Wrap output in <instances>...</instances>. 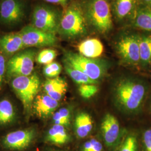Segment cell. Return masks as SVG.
<instances>
[{
	"label": "cell",
	"mask_w": 151,
	"mask_h": 151,
	"mask_svg": "<svg viewBox=\"0 0 151 151\" xmlns=\"http://www.w3.org/2000/svg\"><path fill=\"white\" fill-rule=\"evenodd\" d=\"M35 137V131L33 129L19 130L8 133L2 139V143L5 148L22 151L31 145Z\"/></svg>",
	"instance_id": "cell-11"
},
{
	"label": "cell",
	"mask_w": 151,
	"mask_h": 151,
	"mask_svg": "<svg viewBox=\"0 0 151 151\" xmlns=\"http://www.w3.org/2000/svg\"><path fill=\"white\" fill-rule=\"evenodd\" d=\"M60 151V150H51V151Z\"/></svg>",
	"instance_id": "cell-35"
},
{
	"label": "cell",
	"mask_w": 151,
	"mask_h": 151,
	"mask_svg": "<svg viewBox=\"0 0 151 151\" xmlns=\"http://www.w3.org/2000/svg\"><path fill=\"white\" fill-rule=\"evenodd\" d=\"M24 47L20 32L9 33L0 37V49L5 54H14Z\"/></svg>",
	"instance_id": "cell-18"
},
{
	"label": "cell",
	"mask_w": 151,
	"mask_h": 151,
	"mask_svg": "<svg viewBox=\"0 0 151 151\" xmlns=\"http://www.w3.org/2000/svg\"><path fill=\"white\" fill-rule=\"evenodd\" d=\"M115 151H140L139 133L136 131L127 132L121 143Z\"/></svg>",
	"instance_id": "cell-22"
},
{
	"label": "cell",
	"mask_w": 151,
	"mask_h": 151,
	"mask_svg": "<svg viewBox=\"0 0 151 151\" xmlns=\"http://www.w3.org/2000/svg\"><path fill=\"white\" fill-rule=\"evenodd\" d=\"M80 5L90 30L100 34L111 31V10L107 0H83Z\"/></svg>",
	"instance_id": "cell-2"
},
{
	"label": "cell",
	"mask_w": 151,
	"mask_h": 151,
	"mask_svg": "<svg viewBox=\"0 0 151 151\" xmlns=\"http://www.w3.org/2000/svg\"><path fill=\"white\" fill-rule=\"evenodd\" d=\"M20 33L25 47H52L58 41L55 34L42 31L32 25L24 27Z\"/></svg>",
	"instance_id": "cell-10"
},
{
	"label": "cell",
	"mask_w": 151,
	"mask_h": 151,
	"mask_svg": "<svg viewBox=\"0 0 151 151\" xmlns=\"http://www.w3.org/2000/svg\"><path fill=\"white\" fill-rule=\"evenodd\" d=\"M105 148L101 139L91 137L81 145L80 151H105Z\"/></svg>",
	"instance_id": "cell-26"
},
{
	"label": "cell",
	"mask_w": 151,
	"mask_h": 151,
	"mask_svg": "<svg viewBox=\"0 0 151 151\" xmlns=\"http://www.w3.org/2000/svg\"><path fill=\"white\" fill-rule=\"evenodd\" d=\"M137 2L139 5L151 7V0H137Z\"/></svg>",
	"instance_id": "cell-33"
},
{
	"label": "cell",
	"mask_w": 151,
	"mask_h": 151,
	"mask_svg": "<svg viewBox=\"0 0 151 151\" xmlns=\"http://www.w3.org/2000/svg\"><path fill=\"white\" fill-rule=\"evenodd\" d=\"M15 112L11 102L7 100L0 101V124L12 122L15 118Z\"/></svg>",
	"instance_id": "cell-24"
},
{
	"label": "cell",
	"mask_w": 151,
	"mask_h": 151,
	"mask_svg": "<svg viewBox=\"0 0 151 151\" xmlns=\"http://www.w3.org/2000/svg\"><path fill=\"white\" fill-rule=\"evenodd\" d=\"M146 104H147L148 112L150 115H151V92H150L149 93Z\"/></svg>",
	"instance_id": "cell-34"
},
{
	"label": "cell",
	"mask_w": 151,
	"mask_h": 151,
	"mask_svg": "<svg viewBox=\"0 0 151 151\" xmlns=\"http://www.w3.org/2000/svg\"><path fill=\"white\" fill-rule=\"evenodd\" d=\"M68 88V84L64 78L58 77L47 78L44 84L46 94L56 101H60L65 96Z\"/></svg>",
	"instance_id": "cell-16"
},
{
	"label": "cell",
	"mask_w": 151,
	"mask_h": 151,
	"mask_svg": "<svg viewBox=\"0 0 151 151\" xmlns=\"http://www.w3.org/2000/svg\"><path fill=\"white\" fill-rule=\"evenodd\" d=\"M130 22L133 27L151 32V7L138 5Z\"/></svg>",
	"instance_id": "cell-19"
},
{
	"label": "cell",
	"mask_w": 151,
	"mask_h": 151,
	"mask_svg": "<svg viewBox=\"0 0 151 151\" xmlns=\"http://www.w3.org/2000/svg\"><path fill=\"white\" fill-rule=\"evenodd\" d=\"M36 52L27 50L15 54L6 64L7 77L27 76L32 74Z\"/></svg>",
	"instance_id": "cell-9"
},
{
	"label": "cell",
	"mask_w": 151,
	"mask_h": 151,
	"mask_svg": "<svg viewBox=\"0 0 151 151\" xmlns=\"http://www.w3.org/2000/svg\"><path fill=\"white\" fill-rule=\"evenodd\" d=\"M64 68L66 73L69 75L71 79L77 84L84 85V84H97V82L92 80L88 76L73 67L68 62L63 60Z\"/></svg>",
	"instance_id": "cell-23"
},
{
	"label": "cell",
	"mask_w": 151,
	"mask_h": 151,
	"mask_svg": "<svg viewBox=\"0 0 151 151\" xmlns=\"http://www.w3.org/2000/svg\"><path fill=\"white\" fill-rule=\"evenodd\" d=\"M44 1L49 3L59 4L62 6L65 5L68 1V0H44Z\"/></svg>",
	"instance_id": "cell-32"
},
{
	"label": "cell",
	"mask_w": 151,
	"mask_h": 151,
	"mask_svg": "<svg viewBox=\"0 0 151 151\" xmlns=\"http://www.w3.org/2000/svg\"><path fill=\"white\" fill-rule=\"evenodd\" d=\"M45 140L50 144L62 146L68 143L71 138L65 127L54 124L48 130Z\"/></svg>",
	"instance_id": "cell-21"
},
{
	"label": "cell",
	"mask_w": 151,
	"mask_h": 151,
	"mask_svg": "<svg viewBox=\"0 0 151 151\" xmlns=\"http://www.w3.org/2000/svg\"><path fill=\"white\" fill-rule=\"evenodd\" d=\"M78 50L79 54L85 57L96 59L103 54L104 46L98 39L89 38L78 44Z\"/></svg>",
	"instance_id": "cell-20"
},
{
	"label": "cell",
	"mask_w": 151,
	"mask_h": 151,
	"mask_svg": "<svg viewBox=\"0 0 151 151\" xmlns=\"http://www.w3.org/2000/svg\"><path fill=\"white\" fill-rule=\"evenodd\" d=\"M60 106L59 101L50 97L47 94L38 95L32 104L34 113L41 119H47L53 115Z\"/></svg>",
	"instance_id": "cell-13"
},
{
	"label": "cell",
	"mask_w": 151,
	"mask_h": 151,
	"mask_svg": "<svg viewBox=\"0 0 151 151\" xmlns=\"http://www.w3.org/2000/svg\"><path fill=\"white\" fill-rule=\"evenodd\" d=\"M52 116L54 124L63 125L65 127H68L70 125L71 111L68 108H61L55 111Z\"/></svg>",
	"instance_id": "cell-25"
},
{
	"label": "cell",
	"mask_w": 151,
	"mask_h": 151,
	"mask_svg": "<svg viewBox=\"0 0 151 151\" xmlns=\"http://www.w3.org/2000/svg\"><path fill=\"white\" fill-rule=\"evenodd\" d=\"M78 91L81 97L85 99H89L94 96L99 91L96 84H84L78 86Z\"/></svg>",
	"instance_id": "cell-30"
},
{
	"label": "cell",
	"mask_w": 151,
	"mask_h": 151,
	"mask_svg": "<svg viewBox=\"0 0 151 151\" xmlns=\"http://www.w3.org/2000/svg\"><path fill=\"white\" fill-rule=\"evenodd\" d=\"M74 132L77 138L82 139L91 133L93 122L91 116L85 111H81L76 115L74 120Z\"/></svg>",
	"instance_id": "cell-15"
},
{
	"label": "cell",
	"mask_w": 151,
	"mask_h": 151,
	"mask_svg": "<svg viewBox=\"0 0 151 151\" xmlns=\"http://www.w3.org/2000/svg\"><path fill=\"white\" fill-rule=\"evenodd\" d=\"M138 5L137 0H113L112 11L115 19L119 22L130 20Z\"/></svg>",
	"instance_id": "cell-14"
},
{
	"label": "cell",
	"mask_w": 151,
	"mask_h": 151,
	"mask_svg": "<svg viewBox=\"0 0 151 151\" xmlns=\"http://www.w3.org/2000/svg\"><path fill=\"white\" fill-rule=\"evenodd\" d=\"M101 140L108 151H115L121 143L125 132L119 124L118 120L110 113L103 117L100 127Z\"/></svg>",
	"instance_id": "cell-7"
},
{
	"label": "cell",
	"mask_w": 151,
	"mask_h": 151,
	"mask_svg": "<svg viewBox=\"0 0 151 151\" xmlns=\"http://www.w3.org/2000/svg\"><path fill=\"white\" fill-rule=\"evenodd\" d=\"M24 7L20 0H3L0 7V20L6 24H14L24 17Z\"/></svg>",
	"instance_id": "cell-12"
},
{
	"label": "cell",
	"mask_w": 151,
	"mask_h": 151,
	"mask_svg": "<svg viewBox=\"0 0 151 151\" xmlns=\"http://www.w3.org/2000/svg\"><path fill=\"white\" fill-rule=\"evenodd\" d=\"M89 31L81 5H70L62 15L58 32L65 38L76 39L86 37Z\"/></svg>",
	"instance_id": "cell-3"
},
{
	"label": "cell",
	"mask_w": 151,
	"mask_h": 151,
	"mask_svg": "<svg viewBox=\"0 0 151 151\" xmlns=\"http://www.w3.org/2000/svg\"><path fill=\"white\" fill-rule=\"evenodd\" d=\"M61 16L53 7L38 6L33 11L32 26L45 32L55 34L58 32Z\"/></svg>",
	"instance_id": "cell-8"
},
{
	"label": "cell",
	"mask_w": 151,
	"mask_h": 151,
	"mask_svg": "<svg viewBox=\"0 0 151 151\" xmlns=\"http://www.w3.org/2000/svg\"><path fill=\"white\" fill-rule=\"evenodd\" d=\"M63 60L97 83L107 74L110 67L106 60L89 58L70 51L65 53Z\"/></svg>",
	"instance_id": "cell-4"
},
{
	"label": "cell",
	"mask_w": 151,
	"mask_h": 151,
	"mask_svg": "<svg viewBox=\"0 0 151 151\" xmlns=\"http://www.w3.org/2000/svg\"><path fill=\"white\" fill-rule=\"evenodd\" d=\"M111 92L114 104L120 111L136 116L143 111L150 92V86L139 77L123 76L114 82Z\"/></svg>",
	"instance_id": "cell-1"
},
{
	"label": "cell",
	"mask_w": 151,
	"mask_h": 151,
	"mask_svg": "<svg viewBox=\"0 0 151 151\" xmlns=\"http://www.w3.org/2000/svg\"><path fill=\"white\" fill-rule=\"evenodd\" d=\"M140 34L127 32L122 34L115 43V49L122 62L130 67L140 69Z\"/></svg>",
	"instance_id": "cell-5"
},
{
	"label": "cell",
	"mask_w": 151,
	"mask_h": 151,
	"mask_svg": "<svg viewBox=\"0 0 151 151\" xmlns=\"http://www.w3.org/2000/svg\"><path fill=\"white\" fill-rule=\"evenodd\" d=\"M5 72H6L5 58L2 54H0V91L1 90L2 84Z\"/></svg>",
	"instance_id": "cell-31"
},
{
	"label": "cell",
	"mask_w": 151,
	"mask_h": 151,
	"mask_svg": "<svg viewBox=\"0 0 151 151\" xmlns=\"http://www.w3.org/2000/svg\"><path fill=\"white\" fill-rule=\"evenodd\" d=\"M62 67L59 63L53 62L44 67L43 74L47 78H54L59 77Z\"/></svg>",
	"instance_id": "cell-29"
},
{
	"label": "cell",
	"mask_w": 151,
	"mask_h": 151,
	"mask_svg": "<svg viewBox=\"0 0 151 151\" xmlns=\"http://www.w3.org/2000/svg\"><path fill=\"white\" fill-rule=\"evenodd\" d=\"M57 55V52L52 49H45L39 52L37 57V61L41 65H47L53 62Z\"/></svg>",
	"instance_id": "cell-28"
},
{
	"label": "cell",
	"mask_w": 151,
	"mask_h": 151,
	"mask_svg": "<svg viewBox=\"0 0 151 151\" xmlns=\"http://www.w3.org/2000/svg\"><path fill=\"white\" fill-rule=\"evenodd\" d=\"M140 151H151V126L141 130L139 133Z\"/></svg>",
	"instance_id": "cell-27"
},
{
	"label": "cell",
	"mask_w": 151,
	"mask_h": 151,
	"mask_svg": "<svg viewBox=\"0 0 151 151\" xmlns=\"http://www.w3.org/2000/svg\"><path fill=\"white\" fill-rule=\"evenodd\" d=\"M11 86L22 101L24 110L29 111L40 90V80L38 75L34 73L27 76L15 77L11 82Z\"/></svg>",
	"instance_id": "cell-6"
},
{
	"label": "cell",
	"mask_w": 151,
	"mask_h": 151,
	"mask_svg": "<svg viewBox=\"0 0 151 151\" xmlns=\"http://www.w3.org/2000/svg\"><path fill=\"white\" fill-rule=\"evenodd\" d=\"M140 69L151 72V32L140 34L139 39Z\"/></svg>",
	"instance_id": "cell-17"
}]
</instances>
